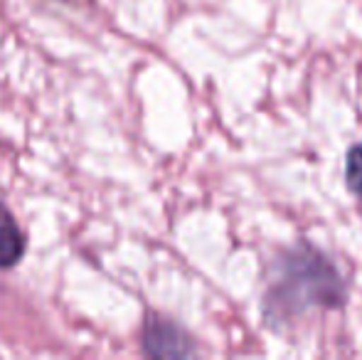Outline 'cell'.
Here are the masks:
<instances>
[{"label": "cell", "mask_w": 362, "mask_h": 360, "mask_svg": "<svg viewBox=\"0 0 362 360\" xmlns=\"http://www.w3.org/2000/svg\"><path fill=\"white\" fill-rule=\"evenodd\" d=\"M25 255V237L18 222L0 205V269L15 267Z\"/></svg>", "instance_id": "6da1fadb"}, {"label": "cell", "mask_w": 362, "mask_h": 360, "mask_svg": "<svg viewBox=\"0 0 362 360\" xmlns=\"http://www.w3.org/2000/svg\"><path fill=\"white\" fill-rule=\"evenodd\" d=\"M345 180H348L350 190L362 197V144L350 149L348 158H345Z\"/></svg>", "instance_id": "7a4b0ae2"}]
</instances>
